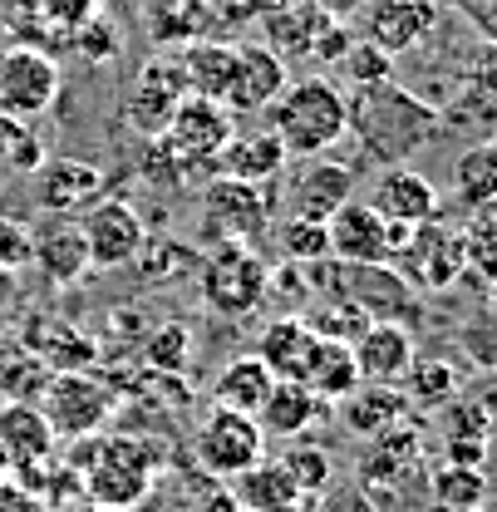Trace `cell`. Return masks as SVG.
<instances>
[{
    "label": "cell",
    "mask_w": 497,
    "mask_h": 512,
    "mask_svg": "<svg viewBox=\"0 0 497 512\" xmlns=\"http://www.w3.org/2000/svg\"><path fill=\"white\" fill-rule=\"evenodd\" d=\"M443 128V114L409 94L404 84H374L350 99V133L360 138V153L379 168H399L419 148H429Z\"/></svg>",
    "instance_id": "obj_1"
},
{
    "label": "cell",
    "mask_w": 497,
    "mask_h": 512,
    "mask_svg": "<svg viewBox=\"0 0 497 512\" xmlns=\"http://www.w3.org/2000/svg\"><path fill=\"white\" fill-rule=\"evenodd\" d=\"M266 128L286 143L291 158H320L350 133V94L330 74L291 79L266 109Z\"/></svg>",
    "instance_id": "obj_2"
},
{
    "label": "cell",
    "mask_w": 497,
    "mask_h": 512,
    "mask_svg": "<svg viewBox=\"0 0 497 512\" xmlns=\"http://www.w3.org/2000/svg\"><path fill=\"white\" fill-rule=\"evenodd\" d=\"M69 468L84 478V498H89V503L133 512L148 498V488H153L158 458L148 453V444H138V439L94 434V439H79V453H74Z\"/></svg>",
    "instance_id": "obj_3"
},
{
    "label": "cell",
    "mask_w": 497,
    "mask_h": 512,
    "mask_svg": "<svg viewBox=\"0 0 497 512\" xmlns=\"http://www.w3.org/2000/svg\"><path fill=\"white\" fill-rule=\"evenodd\" d=\"M35 409L45 414V424L60 444H79V439H94L109 429V419L119 414V389L89 370H55L40 389Z\"/></svg>",
    "instance_id": "obj_4"
},
{
    "label": "cell",
    "mask_w": 497,
    "mask_h": 512,
    "mask_svg": "<svg viewBox=\"0 0 497 512\" xmlns=\"http://www.w3.org/2000/svg\"><path fill=\"white\" fill-rule=\"evenodd\" d=\"M197 281H202V301L227 320H242L266 306V281L271 266L261 261L256 247L242 242H212L197 261Z\"/></svg>",
    "instance_id": "obj_5"
},
{
    "label": "cell",
    "mask_w": 497,
    "mask_h": 512,
    "mask_svg": "<svg viewBox=\"0 0 497 512\" xmlns=\"http://www.w3.org/2000/svg\"><path fill=\"white\" fill-rule=\"evenodd\" d=\"M276 227V197L261 183L242 178H212L202 188V237L212 242H242L256 247L261 237H271Z\"/></svg>",
    "instance_id": "obj_6"
},
{
    "label": "cell",
    "mask_w": 497,
    "mask_h": 512,
    "mask_svg": "<svg viewBox=\"0 0 497 512\" xmlns=\"http://www.w3.org/2000/svg\"><path fill=\"white\" fill-rule=\"evenodd\" d=\"M311 281L320 296L350 301L365 320H399V325H409L414 311H419V291L394 266H345V261H335L330 281L325 276H311Z\"/></svg>",
    "instance_id": "obj_7"
},
{
    "label": "cell",
    "mask_w": 497,
    "mask_h": 512,
    "mask_svg": "<svg viewBox=\"0 0 497 512\" xmlns=\"http://www.w3.org/2000/svg\"><path fill=\"white\" fill-rule=\"evenodd\" d=\"M414 291H448L468 276V252H463V227H448L443 217L414 227L404 247L389 261Z\"/></svg>",
    "instance_id": "obj_8"
},
{
    "label": "cell",
    "mask_w": 497,
    "mask_h": 512,
    "mask_svg": "<svg viewBox=\"0 0 497 512\" xmlns=\"http://www.w3.org/2000/svg\"><path fill=\"white\" fill-rule=\"evenodd\" d=\"M60 99V64L40 45H5L0 50V114L35 124Z\"/></svg>",
    "instance_id": "obj_9"
},
{
    "label": "cell",
    "mask_w": 497,
    "mask_h": 512,
    "mask_svg": "<svg viewBox=\"0 0 497 512\" xmlns=\"http://www.w3.org/2000/svg\"><path fill=\"white\" fill-rule=\"evenodd\" d=\"M232 133H237V119L227 114V104L187 94L183 104L173 109L168 128L158 133V143L178 158L183 173H192V168H202V163H217V153L227 148Z\"/></svg>",
    "instance_id": "obj_10"
},
{
    "label": "cell",
    "mask_w": 497,
    "mask_h": 512,
    "mask_svg": "<svg viewBox=\"0 0 497 512\" xmlns=\"http://www.w3.org/2000/svg\"><path fill=\"white\" fill-rule=\"evenodd\" d=\"M30 197L45 217H79L89 212L99 197H109V178L99 163L74 158V153H50L35 173H30Z\"/></svg>",
    "instance_id": "obj_11"
},
{
    "label": "cell",
    "mask_w": 497,
    "mask_h": 512,
    "mask_svg": "<svg viewBox=\"0 0 497 512\" xmlns=\"http://www.w3.org/2000/svg\"><path fill=\"white\" fill-rule=\"evenodd\" d=\"M187 99V79H183V64L178 55H168V50H158L153 60L138 64V74H133V84H128L124 94V124L138 133V138H158L168 119H173V109Z\"/></svg>",
    "instance_id": "obj_12"
},
{
    "label": "cell",
    "mask_w": 497,
    "mask_h": 512,
    "mask_svg": "<svg viewBox=\"0 0 497 512\" xmlns=\"http://www.w3.org/2000/svg\"><path fill=\"white\" fill-rule=\"evenodd\" d=\"M266 458V434L251 414L237 409H207V419L197 424V463L212 473V478H237L247 473L251 463Z\"/></svg>",
    "instance_id": "obj_13"
},
{
    "label": "cell",
    "mask_w": 497,
    "mask_h": 512,
    "mask_svg": "<svg viewBox=\"0 0 497 512\" xmlns=\"http://www.w3.org/2000/svg\"><path fill=\"white\" fill-rule=\"evenodd\" d=\"M79 232H84V247H89V266L94 271H119L133 266L148 232H143V217L128 197H99L89 212H79Z\"/></svg>",
    "instance_id": "obj_14"
},
{
    "label": "cell",
    "mask_w": 497,
    "mask_h": 512,
    "mask_svg": "<svg viewBox=\"0 0 497 512\" xmlns=\"http://www.w3.org/2000/svg\"><path fill=\"white\" fill-rule=\"evenodd\" d=\"M55 448H60V439L50 434V424H45V414L35 404H25V399H5L0 404V453H5V463H10L20 488H30L55 463Z\"/></svg>",
    "instance_id": "obj_15"
},
{
    "label": "cell",
    "mask_w": 497,
    "mask_h": 512,
    "mask_svg": "<svg viewBox=\"0 0 497 512\" xmlns=\"http://www.w3.org/2000/svg\"><path fill=\"white\" fill-rule=\"evenodd\" d=\"M286 84H291V64L281 60L276 50H266L261 40H247V45H237L232 84H227L222 104H227L232 119H251V114H266L281 99Z\"/></svg>",
    "instance_id": "obj_16"
},
{
    "label": "cell",
    "mask_w": 497,
    "mask_h": 512,
    "mask_svg": "<svg viewBox=\"0 0 497 512\" xmlns=\"http://www.w3.org/2000/svg\"><path fill=\"white\" fill-rule=\"evenodd\" d=\"M438 20H443V5L438 0H370L365 5V35L360 40H370L389 60H399V55H409V50H419V45L434 40Z\"/></svg>",
    "instance_id": "obj_17"
},
{
    "label": "cell",
    "mask_w": 497,
    "mask_h": 512,
    "mask_svg": "<svg viewBox=\"0 0 497 512\" xmlns=\"http://www.w3.org/2000/svg\"><path fill=\"white\" fill-rule=\"evenodd\" d=\"M330 256L345 266H389L394 256V227L374 212L370 202H345L330 222Z\"/></svg>",
    "instance_id": "obj_18"
},
{
    "label": "cell",
    "mask_w": 497,
    "mask_h": 512,
    "mask_svg": "<svg viewBox=\"0 0 497 512\" xmlns=\"http://www.w3.org/2000/svg\"><path fill=\"white\" fill-rule=\"evenodd\" d=\"M350 355H355L360 384H399L409 375L419 345H414V330L409 325H399V320H370L350 340Z\"/></svg>",
    "instance_id": "obj_19"
},
{
    "label": "cell",
    "mask_w": 497,
    "mask_h": 512,
    "mask_svg": "<svg viewBox=\"0 0 497 512\" xmlns=\"http://www.w3.org/2000/svg\"><path fill=\"white\" fill-rule=\"evenodd\" d=\"M355 168L335 163V158H301V173L291 178V217H311V222H330L350 197H355Z\"/></svg>",
    "instance_id": "obj_20"
},
{
    "label": "cell",
    "mask_w": 497,
    "mask_h": 512,
    "mask_svg": "<svg viewBox=\"0 0 497 512\" xmlns=\"http://www.w3.org/2000/svg\"><path fill=\"white\" fill-rule=\"evenodd\" d=\"M365 202H370L384 222H394V227H424V222L438 217V188L424 173L404 168V163H399V168H384V173L374 178V188Z\"/></svg>",
    "instance_id": "obj_21"
},
{
    "label": "cell",
    "mask_w": 497,
    "mask_h": 512,
    "mask_svg": "<svg viewBox=\"0 0 497 512\" xmlns=\"http://www.w3.org/2000/svg\"><path fill=\"white\" fill-rule=\"evenodd\" d=\"M30 266L45 281H55V286L84 281L94 266H89V247H84L79 217H50L40 232H30Z\"/></svg>",
    "instance_id": "obj_22"
},
{
    "label": "cell",
    "mask_w": 497,
    "mask_h": 512,
    "mask_svg": "<svg viewBox=\"0 0 497 512\" xmlns=\"http://www.w3.org/2000/svg\"><path fill=\"white\" fill-rule=\"evenodd\" d=\"M286 163H291V153H286V143L271 133V128H251V133H232L227 138V148L217 153V178H242V183H261V188H271L281 173H286Z\"/></svg>",
    "instance_id": "obj_23"
},
{
    "label": "cell",
    "mask_w": 497,
    "mask_h": 512,
    "mask_svg": "<svg viewBox=\"0 0 497 512\" xmlns=\"http://www.w3.org/2000/svg\"><path fill=\"white\" fill-rule=\"evenodd\" d=\"M232 498H237V508L247 512H315V498H306L296 483H291V473L281 468V458L276 463H251L247 473H237L232 478Z\"/></svg>",
    "instance_id": "obj_24"
},
{
    "label": "cell",
    "mask_w": 497,
    "mask_h": 512,
    "mask_svg": "<svg viewBox=\"0 0 497 512\" xmlns=\"http://www.w3.org/2000/svg\"><path fill=\"white\" fill-rule=\"evenodd\" d=\"M320 409H325V404H320L301 380H276L271 384V394L261 399V409H256L251 419L261 424L266 439H286V444H296L315 419H320Z\"/></svg>",
    "instance_id": "obj_25"
},
{
    "label": "cell",
    "mask_w": 497,
    "mask_h": 512,
    "mask_svg": "<svg viewBox=\"0 0 497 512\" xmlns=\"http://www.w3.org/2000/svg\"><path fill=\"white\" fill-rule=\"evenodd\" d=\"M409 414H414V409H409V399H404L399 384H360L355 394L340 399V424H345L355 439H374V434L404 424Z\"/></svg>",
    "instance_id": "obj_26"
},
{
    "label": "cell",
    "mask_w": 497,
    "mask_h": 512,
    "mask_svg": "<svg viewBox=\"0 0 497 512\" xmlns=\"http://www.w3.org/2000/svg\"><path fill=\"white\" fill-rule=\"evenodd\" d=\"M419 453H424V439H419V429L404 419V424L374 434L370 448L360 453V468H355V473H360L365 488H374V483H399L404 473L419 468Z\"/></svg>",
    "instance_id": "obj_27"
},
{
    "label": "cell",
    "mask_w": 497,
    "mask_h": 512,
    "mask_svg": "<svg viewBox=\"0 0 497 512\" xmlns=\"http://www.w3.org/2000/svg\"><path fill=\"white\" fill-rule=\"evenodd\" d=\"M315 345V330L306 325L301 316H276L261 325V335H256V360L276 375V380H301V370H306V355H311Z\"/></svg>",
    "instance_id": "obj_28"
},
{
    "label": "cell",
    "mask_w": 497,
    "mask_h": 512,
    "mask_svg": "<svg viewBox=\"0 0 497 512\" xmlns=\"http://www.w3.org/2000/svg\"><path fill=\"white\" fill-rule=\"evenodd\" d=\"M178 64H183L187 94H197V99H217V104H222V94H227V84H232L237 45L222 40V35H202V40H192V45L178 50Z\"/></svg>",
    "instance_id": "obj_29"
},
{
    "label": "cell",
    "mask_w": 497,
    "mask_h": 512,
    "mask_svg": "<svg viewBox=\"0 0 497 512\" xmlns=\"http://www.w3.org/2000/svg\"><path fill=\"white\" fill-rule=\"evenodd\" d=\"M301 384L311 389L320 404H340L345 394H355V389H360V370H355L350 345L315 335L311 355H306V370H301Z\"/></svg>",
    "instance_id": "obj_30"
},
{
    "label": "cell",
    "mask_w": 497,
    "mask_h": 512,
    "mask_svg": "<svg viewBox=\"0 0 497 512\" xmlns=\"http://www.w3.org/2000/svg\"><path fill=\"white\" fill-rule=\"evenodd\" d=\"M256 25H261V45L276 50L281 60H306L311 55L315 30L325 25V15L315 10L311 0L301 5H271V10H256Z\"/></svg>",
    "instance_id": "obj_31"
},
{
    "label": "cell",
    "mask_w": 497,
    "mask_h": 512,
    "mask_svg": "<svg viewBox=\"0 0 497 512\" xmlns=\"http://www.w3.org/2000/svg\"><path fill=\"white\" fill-rule=\"evenodd\" d=\"M271 384L276 375L256 360V355H232L222 370H217V380H212V404L217 409H237V414H256L261 409V399L271 394Z\"/></svg>",
    "instance_id": "obj_32"
},
{
    "label": "cell",
    "mask_w": 497,
    "mask_h": 512,
    "mask_svg": "<svg viewBox=\"0 0 497 512\" xmlns=\"http://www.w3.org/2000/svg\"><path fill=\"white\" fill-rule=\"evenodd\" d=\"M148 30L158 45H192L212 35V0H148Z\"/></svg>",
    "instance_id": "obj_33"
},
{
    "label": "cell",
    "mask_w": 497,
    "mask_h": 512,
    "mask_svg": "<svg viewBox=\"0 0 497 512\" xmlns=\"http://www.w3.org/2000/svg\"><path fill=\"white\" fill-rule=\"evenodd\" d=\"M453 197L478 212L497 202V143H473L453 158Z\"/></svg>",
    "instance_id": "obj_34"
},
{
    "label": "cell",
    "mask_w": 497,
    "mask_h": 512,
    "mask_svg": "<svg viewBox=\"0 0 497 512\" xmlns=\"http://www.w3.org/2000/svg\"><path fill=\"white\" fill-rule=\"evenodd\" d=\"M429 498L438 512H483L488 503V473L463 463H438L429 478Z\"/></svg>",
    "instance_id": "obj_35"
},
{
    "label": "cell",
    "mask_w": 497,
    "mask_h": 512,
    "mask_svg": "<svg viewBox=\"0 0 497 512\" xmlns=\"http://www.w3.org/2000/svg\"><path fill=\"white\" fill-rule=\"evenodd\" d=\"M399 389H404L409 409H443V404L458 399V370L438 355H414V365L399 380Z\"/></svg>",
    "instance_id": "obj_36"
},
{
    "label": "cell",
    "mask_w": 497,
    "mask_h": 512,
    "mask_svg": "<svg viewBox=\"0 0 497 512\" xmlns=\"http://www.w3.org/2000/svg\"><path fill=\"white\" fill-rule=\"evenodd\" d=\"M192 345H197V335H192V325H183V320L153 325L148 340H143V365H148V375H183L187 360H192Z\"/></svg>",
    "instance_id": "obj_37"
},
{
    "label": "cell",
    "mask_w": 497,
    "mask_h": 512,
    "mask_svg": "<svg viewBox=\"0 0 497 512\" xmlns=\"http://www.w3.org/2000/svg\"><path fill=\"white\" fill-rule=\"evenodd\" d=\"M276 242H281L286 261H296V266L330 261V227H325V222H311V217H286V222H276Z\"/></svg>",
    "instance_id": "obj_38"
},
{
    "label": "cell",
    "mask_w": 497,
    "mask_h": 512,
    "mask_svg": "<svg viewBox=\"0 0 497 512\" xmlns=\"http://www.w3.org/2000/svg\"><path fill=\"white\" fill-rule=\"evenodd\" d=\"M281 468L291 473V483L306 493V498H320L330 483H335V458L325 453V448L315 444H286V453H281Z\"/></svg>",
    "instance_id": "obj_39"
},
{
    "label": "cell",
    "mask_w": 497,
    "mask_h": 512,
    "mask_svg": "<svg viewBox=\"0 0 497 512\" xmlns=\"http://www.w3.org/2000/svg\"><path fill=\"white\" fill-rule=\"evenodd\" d=\"M458 350L468 355V365H473V370L497 375V301L478 306L473 316L458 325Z\"/></svg>",
    "instance_id": "obj_40"
},
{
    "label": "cell",
    "mask_w": 497,
    "mask_h": 512,
    "mask_svg": "<svg viewBox=\"0 0 497 512\" xmlns=\"http://www.w3.org/2000/svg\"><path fill=\"white\" fill-rule=\"evenodd\" d=\"M463 252H468V271L493 286L497 281V202L473 212V222L463 227Z\"/></svg>",
    "instance_id": "obj_41"
},
{
    "label": "cell",
    "mask_w": 497,
    "mask_h": 512,
    "mask_svg": "<svg viewBox=\"0 0 497 512\" xmlns=\"http://www.w3.org/2000/svg\"><path fill=\"white\" fill-rule=\"evenodd\" d=\"M335 74L360 94V89H374V84H389V79H394V60H389L379 45H370V40H355V45L345 50V60L335 64Z\"/></svg>",
    "instance_id": "obj_42"
},
{
    "label": "cell",
    "mask_w": 497,
    "mask_h": 512,
    "mask_svg": "<svg viewBox=\"0 0 497 512\" xmlns=\"http://www.w3.org/2000/svg\"><path fill=\"white\" fill-rule=\"evenodd\" d=\"M74 55L84 64H114L124 55V35H119V25L109 20V15H94V20H84L69 40H64Z\"/></svg>",
    "instance_id": "obj_43"
},
{
    "label": "cell",
    "mask_w": 497,
    "mask_h": 512,
    "mask_svg": "<svg viewBox=\"0 0 497 512\" xmlns=\"http://www.w3.org/2000/svg\"><path fill=\"white\" fill-rule=\"evenodd\" d=\"M30 15H35L50 35L69 40V35L84 25V20L104 15V0H30Z\"/></svg>",
    "instance_id": "obj_44"
},
{
    "label": "cell",
    "mask_w": 497,
    "mask_h": 512,
    "mask_svg": "<svg viewBox=\"0 0 497 512\" xmlns=\"http://www.w3.org/2000/svg\"><path fill=\"white\" fill-rule=\"evenodd\" d=\"M197 261H202V252L197 247H173V242H143V252H138V261L133 266H143V276L148 281H163V271L173 266V281L178 276H197Z\"/></svg>",
    "instance_id": "obj_45"
},
{
    "label": "cell",
    "mask_w": 497,
    "mask_h": 512,
    "mask_svg": "<svg viewBox=\"0 0 497 512\" xmlns=\"http://www.w3.org/2000/svg\"><path fill=\"white\" fill-rule=\"evenodd\" d=\"M443 419H448V439H478V444H488V434H493V414L478 399L443 404Z\"/></svg>",
    "instance_id": "obj_46"
},
{
    "label": "cell",
    "mask_w": 497,
    "mask_h": 512,
    "mask_svg": "<svg viewBox=\"0 0 497 512\" xmlns=\"http://www.w3.org/2000/svg\"><path fill=\"white\" fill-rule=\"evenodd\" d=\"M355 45V35H350V25H340V20H325L320 30H315V40H311V74H330L335 64L345 60V50Z\"/></svg>",
    "instance_id": "obj_47"
},
{
    "label": "cell",
    "mask_w": 497,
    "mask_h": 512,
    "mask_svg": "<svg viewBox=\"0 0 497 512\" xmlns=\"http://www.w3.org/2000/svg\"><path fill=\"white\" fill-rule=\"evenodd\" d=\"M50 158V148H45V138L35 133V124H25L15 133V143H10V153H5V163L0 168H15V173H35L40 163Z\"/></svg>",
    "instance_id": "obj_48"
},
{
    "label": "cell",
    "mask_w": 497,
    "mask_h": 512,
    "mask_svg": "<svg viewBox=\"0 0 497 512\" xmlns=\"http://www.w3.org/2000/svg\"><path fill=\"white\" fill-rule=\"evenodd\" d=\"M20 266H30V227L0 217V271L10 276V271H20Z\"/></svg>",
    "instance_id": "obj_49"
},
{
    "label": "cell",
    "mask_w": 497,
    "mask_h": 512,
    "mask_svg": "<svg viewBox=\"0 0 497 512\" xmlns=\"http://www.w3.org/2000/svg\"><path fill=\"white\" fill-rule=\"evenodd\" d=\"M315 512H379V503H374L360 483H350V488H325V493L315 498Z\"/></svg>",
    "instance_id": "obj_50"
},
{
    "label": "cell",
    "mask_w": 497,
    "mask_h": 512,
    "mask_svg": "<svg viewBox=\"0 0 497 512\" xmlns=\"http://www.w3.org/2000/svg\"><path fill=\"white\" fill-rule=\"evenodd\" d=\"M0 512H50V508H45L30 488H20V483L5 478V483H0Z\"/></svg>",
    "instance_id": "obj_51"
},
{
    "label": "cell",
    "mask_w": 497,
    "mask_h": 512,
    "mask_svg": "<svg viewBox=\"0 0 497 512\" xmlns=\"http://www.w3.org/2000/svg\"><path fill=\"white\" fill-rule=\"evenodd\" d=\"M463 5V15L488 35V40H497V0H458Z\"/></svg>",
    "instance_id": "obj_52"
},
{
    "label": "cell",
    "mask_w": 497,
    "mask_h": 512,
    "mask_svg": "<svg viewBox=\"0 0 497 512\" xmlns=\"http://www.w3.org/2000/svg\"><path fill=\"white\" fill-rule=\"evenodd\" d=\"M311 5L325 15V20L350 25V20H360V15H365V5H370V0H311Z\"/></svg>",
    "instance_id": "obj_53"
},
{
    "label": "cell",
    "mask_w": 497,
    "mask_h": 512,
    "mask_svg": "<svg viewBox=\"0 0 497 512\" xmlns=\"http://www.w3.org/2000/svg\"><path fill=\"white\" fill-rule=\"evenodd\" d=\"M20 119H5V114H0V163H5V153H10V143H15V133H20Z\"/></svg>",
    "instance_id": "obj_54"
},
{
    "label": "cell",
    "mask_w": 497,
    "mask_h": 512,
    "mask_svg": "<svg viewBox=\"0 0 497 512\" xmlns=\"http://www.w3.org/2000/svg\"><path fill=\"white\" fill-rule=\"evenodd\" d=\"M64 512H119V508H99V503H89V498H79L74 508H64Z\"/></svg>",
    "instance_id": "obj_55"
},
{
    "label": "cell",
    "mask_w": 497,
    "mask_h": 512,
    "mask_svg": "<svg viewBox=\"0 0 497 512\" xmlns=\"http://www.w3.org/2000/svg\"><path fill=\"white\" fill-rule=\"evenodd\" d=\"M261 10H271V5H301V0H256Z\"/></svg>",
    "instance_id": "obj_56"
},
{
    "label": "cell",
    "mask_w": 497,
    "mask_h": 512,
    "mask_svg": "<svg viewBox=\"0 0 497 512\" xmlns=\"http://www.w3.org/2000/svg\"><path fill=\"white\" fill-rule=\"evenodd\" d=\"M5 478H10V463H5V453H0V483H5Z\"/></svg>",
    "instance_id": "obj_57"
},
{
    "label": "cell",
    "mask_w": 497,
    "mask_h": 512,
    "mask_svg": "<svg viewBox=\"0 0 497 512\" xmlns=\"http://www.w3.org/2000/svg\"><path fill=\"white\" fill-rule=\"evenodd\" d=\"M493 301H497V281H493Z\"/></svg>",
    "instance_id": "obj_58"
}]
</instances>
